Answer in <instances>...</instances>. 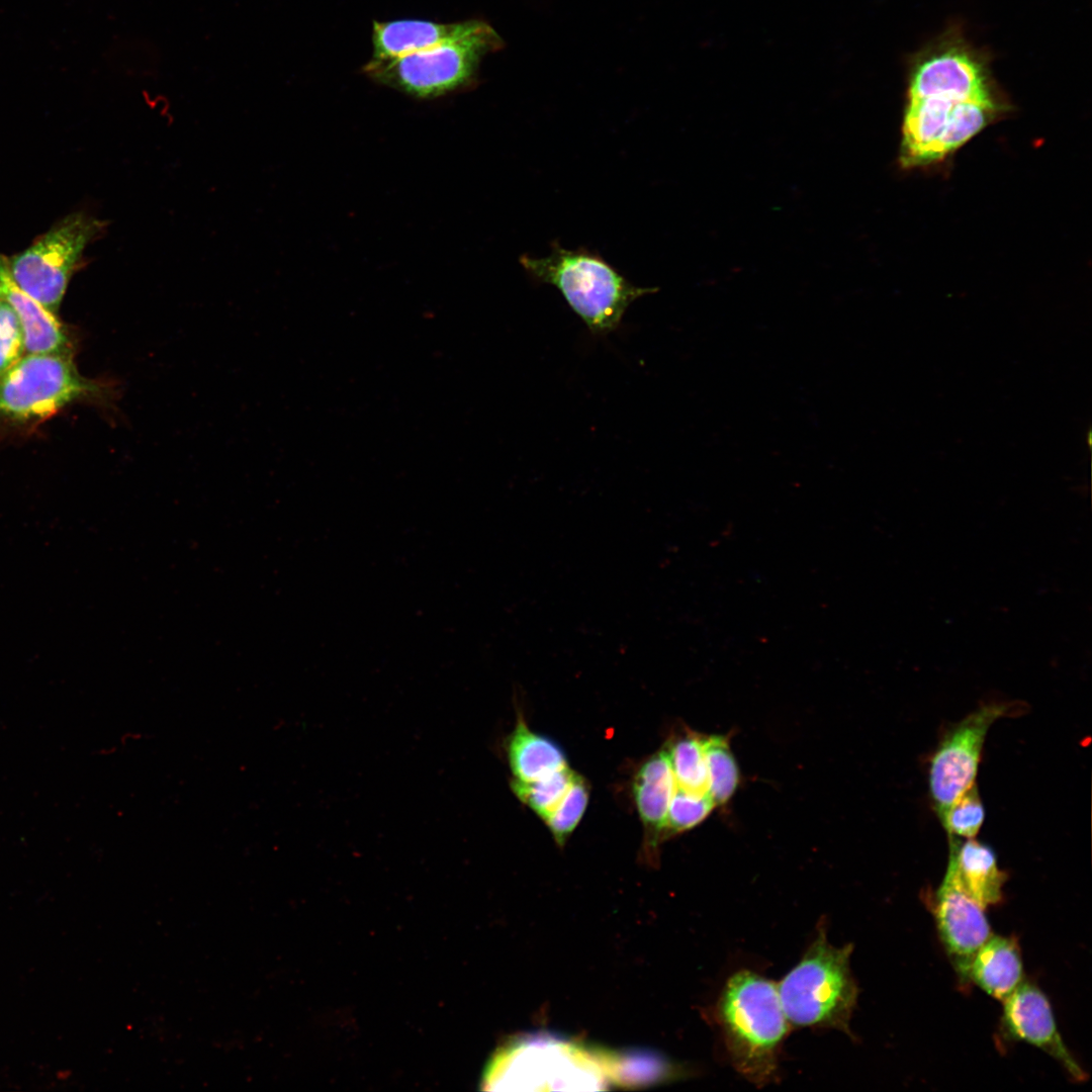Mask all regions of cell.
I'll use <instances>...</instances> for the list:
<instances>
[{
    "instance_id": "cell-1",
    "label": "cell",
    "mask_w": 1092,
    "mask_h": 1092,
    "mask_svg": "<svg viewBox=\"0 0 1092 1092\" xmlns=\"http://www.w3.org/2000/svg\"><path fill=\"white\" fill-rule=\"evenodd\" d=\"M716 1020L736 1071L758 1086L774 1081L789 1029L777 984L748 970L733 974L720 994Z\"/></svg>"
},
{
    "instance_id": "cell-2",
    "label": "cell",
    "mask_w": 1092,
    "mask_h": 1092,
    "mask_svg": "<svg viewBox=\"0 0 1092 1092\" xmlns=\"http://www.w3.org/2000/svg\"><path fill=\"white\" fill-rule=\"evenodd\" d=\"M520 263L534 280L555 286L588 330L598 335L616 330L632 302L657 290L632 284L595 252L565 249L556 242L548 256L525 254Z\"/></svg>"
},
{
    "instance_id": "cell-3",
    "label": "cell",
    "mask_w": 1092,
    "mask_h": 1092,
    "mask_svg": "<svg viewBox=\"0 0 1092 1092\" xmlns=\"http://www.w3.org/2000/svg\"><path fill=\"white\" fill-rule=\"evenodd\" d=\"M852 945H832L820 927L801 961L777 985L789 1023L829 1027L847 1035L858 989L850 970Z\"/></svg>"
},
{
    "instance_id": "cell-4",
    "label": "cell",
    "mask_w": 1092,
    "mask_h": 1092,
    "mask_svg": "<svg viewBox=\"0 0 1092 1092\" xmlns=\"http://www.w3.org/2000/svg\"><path fill=\"white\" fill-rule=\"evenodd\" d=\"M503 44L494 28L477 19L463 36L397 58H371L363 72L373 81L414 98L433 99L471 87L482 59Z\"/></svg>"
},
{
    "instance_id": "cell-5",
    "label": "cell",
    "mask_w": 1092,
    "mask_h": 1092,
    "mask_svg": "<svg viewBox=\"0 0 1092 1092\" xmlns=\"http://www.w3.org/2000/svg\"><path fill=\"white\" fill-rule=\"evenodd\" d=\"M581 1045L553 1037L525 1038L503 1050L484 1083L509 1090H598L621 1066Z\"/></svg>"
},
{
    "instance_id": "cell-6",
    "label": "cell",
    "mask_w": 1092,
    "mask_h": 1092,
    "mask_svg": "<svg viewBox=\"0 0 1092 1092\" xmlns=\"http://www.w3.org/2000/svg\"><path fill=\"white\" fill-rule=\"evenodd\" d=\"M100 390L79 373L72 354L25 353L0 374V422H39Z\"/></svg>"
},
{
    "instance_id": "cell-7",
    "label": "cell",
    "mask_w": 1092,
    "mask_h": 1092,
    "mask_svg": "<svg viewBox=\"0 0 1092 1092\" xmlns=\"http://www.w3.org/2000/svg\"><path fill=\"white\" fill-rule=\"evenodd\" d=\"M104 225V221L84 212L67 215L23 252L7 258L10 277L21 290L57 314L85 248Z\"/></svg>"
},
{
    "instance_id": "cell-8",
    "label": "cell",
    "mask_w": 1092,
    "mask_h": 1092,
    "mask_svg": "<svg viewBox=\"0 0 1092 1092\" xmlns=\"http://www.w3.org/2000/svg\"><path fill=\"white\" fill-rule=\"evenodd\" d=\"M932 96L1003 102L987 54L957 27L933 39L909 63L906 97Z\"/></svg>"
},
{
    "instance_id": "cell-9",
    "label": "cell",
    "mask_w": 1092,
    "mask_h": 1092,
    "mask_svg": "<svg viewBox=\"0 0 1092 1092\" xmlns=\"http://www.w3.org/2000/svg\"><path fill=\"white\" fill-rule=\"evenodd\" d=\"M988 102L995 101L907 97L901 164L925 165L958 150L986 126Z\"/></svg>"
},
{
    "instance_id": "cell-10",
    "label": "cell",
    "mask_w": 1092,
    "mask_h": 1092,
    "mask_svg": "<svg viewBox=\"0 0 1092 1092\" xmlns=\"http://www.w3.org/2000/svg\"><path fill=\"white\" fill-rule=\"evenodd\" d=\"M1019 712L1017 703H987L945 732L933 751L928 766L929 794L939 819L960 796L976 784L981 754L990 727L998 719Z\"/></svg>"
},
{
    "instance_id": "cell-11",
    "label": "cell",
    "mask_w": 1092,
    "mask_h": 1092,
    "mask_svg": "<svg viewBox=\"0 0 1092 1092\" xmlns=\"http://www.w3.org/2000/svg\"><path fill=\"white\" fill-rule=\"evenodd\" d=\"M939 940L963 986L970 984L971 962L992 934L984 909L945 871L931 904Z\"/></svg>"
},
{
    "instance_id": "cell-12",
    "label": "cell",
    "mask_w": 1092,
    "mask_h": 1092,
    "mask_svg": "<svg viewBox=\"0 0 1092 1092\" xmlns=\"http://www.w3.org/2000/svg\"><path fill=\"white\" fill-rule=\"evenodd\" d=\"M1002 1004L1001 1031L1007 1039L1038 1048L1075 1082L1087 1080V1073L1062 1038L1050 1001L1035 984L1024 980Z\"/></svg>"
},
{
    "instance_id": "cell-13",
    "label": "cell",
    "mask_w": 1092,
    "mask_h": 1092,
    "mask_svg": "<svg viewBox=\"0 0 1092 1092\" xmlns=\"http://www.w3.org/2000/svg\"><path fill=\"white\" fill-rule=\"evenodd\" d=\"M948 840L946 870L984 909L1000 904L1006 874L1000 870L994 850L974 838Z\"/></svg>"
},
{
    "instance_id": "cell-14",
    "label": "cell",
    "mask_w": 1092,
    "mask_h": 1092,
    "mask_svg": "<svg viewBox=\"0 0 1092 1092\" xmlns=\"http://www.w3.org/2000/svg\"><path fill=\"white\" fill-rule=\"evenodd\" d=\"M0 297L15 311L23 332L25 353L72 354V345L57 314L21 290L12 280L5 258L0 268Z\"/></svg>"
},
{
    "instance_id": "cell-15",
    "label": "cell",
    "mask_w": 1092,
    "mask_h": 1092,
    "mask_svg": "<svg viewBox=\"0 0 1092 1092\" xmlns=\"http://www.w3.org/2000/svg\"><path fill=\"white\" fill-rule=\"evenodd\" d=\"M477 19L453 23L401 19L374 21L372 59L397 58L439 46L469 32Z\"/></svg>"
},
{
    "instance_id": "cell-16",
    "label": "cell",
    "mask_w": 1092,
    "mask_h": 1092,
    "mask_svg": "<svg viewBox=\"0 0 1092 1092\" xmlns=\"http://www.w3.org/2000/svg\"><path fill=\"white\" fill-rule=\"evenodd\" d=\"M969 981L1000 1002L1007 999L1024 981L1017 940L992 933L971 962Z\"/></svg>"
},
{
    "instance_id": "cell-17",
    "label": "cell",
    "mask_w": 1092,
    "mask_h": 1092,
    "mask_svg": "<svg viewBox=\"0 0 1092 1092\" xmlns=\"http://www.w3.org/2000/svg\"><path fill=\"white\" fill-rule=\"evenodd\" d=\"M676 785L666 749L642 763L633 782V795L640 819L652 845L662 835L668 807Z\"/></svg>"
},
{
    "instance_id": "cell-18",
    "label": "cell",
    "mask_w": 1092,
    "mask_h": 1092,
    "mask_svg": "<svg viewBox=\"0 0 1092 1092\" xmlns=\"http://www.w3.org/2000/svg\"><path fill=\"white\" fill-rule=\"evenodd\" d=\"M506 749L516 781L532 782L568 766L559 745L530 730L522 719L509 736Z\"/></svg>"
},
{
    "instance_id": "cell-19",
    "label": "cell",
    "mask_w": 1092,
    "mask_h": 1092,
    "mask_svg": "<svg viewBox=\"0 0 1092 1092\" xmlns=\"http://www.w3.org/2000/svg\"><path fill=\"white\" fill-rule=\"evenodd\" d=\"M676 787L708 793V775L704 753V735L685 730L666 745Z\"/></svg>"
},
{
    "instance_id": "cell-20",
    "label": "cell",
    "mask_w": 1092,
    "mask_h": 1092,
    "mask_svg": "<svg viewBox=\"0 0 1092 1092\" xmlns=\"http://www.w3.org/2000/svg\"><path fill=\"white\" fill-rule=\"evenodd\" d=\"M704 753L708 775V794L715 805L726 804L739 782V770L729 744L723 735H704Z\"/></svg>"
},
{
    "instance_id": "cell-21",
    "label": "cell",
    "mask_w": 1092,
    "mask_h": 1092,
    "mask_svg": "<svg viewBox=\"0 0 1092 1092\" xmlns=\"http://www.w3.org/2000/svg\"><path fill=\"white\" fill-rule=\"evenodd\" d=\"M575 772L568 766L532 782H512L515 795L545 820L568 791Z\"/></svg>"
},
{
    "instance_id": "cell-22",
    "label": "cell",
    "mask_w": 1092,
    "mask_h": 1092,
    "mask_svg": "<svg viewBox=\"0 0 1092 1092\" xmlns=\"http://www.w3.org/2000/svg\"><path fill=\"white\" fill-rule=\"evenodd\" d=\"M715 807L708 793L692 792L675 787L662 835L680 833L697 826Z\"/></svg>"
},
{
    "instance_id": "cell-23",
    "label": "cell",
    "mask_w": 1092,
    "mask_h": 1092,
    "mask_svg": "<svg viewBox=\"0 0 1092 1092\" xmlns=\"http://www.w3.org/2000/svg\"><path fill=\"white\" fill-rule=\"evenodd\" d=\"M588 796L587 783L575 772L565 796L544 820L558 844L566 841L580 821L587 806Z\"/></svg>"
},
{
    "instance_id": "cell-24",
    "label": "cell",
    "mask_w": 1092,
    "mask_h": 1092,
    "mask_svg": "<svg viewBox=\"0 0 1092 1092\" xmlns=\"http://www.w3.org/2000/svg\"><path fill=\"white\" fill-rule=\"evenodd\" d=\"M985 819V809L973 785L960 796L939 819L948 837L958 839L974 838Z\"/></svg>"
},
{
    "instance_id": "cell-25",
    "label": "cell",
    "mask_w": 1092,
    "mask_h": 1092,
    "mask_svg": "<svg viewBox=\"0 0 1092 1092\" xmlns=\"http://www.w3.org/2000/svg\"><path fill=\"white\" fill-rule=\"evenodd\" d=\"M25 354L20 322L10 304L0 297V374Z\"/></svg>"
},
{
    "instance_id": "cell-26",
    "label": "cell",
    "mask_w": 1092,
    "mask_h": 1092,
    "mask_svg": "<svg viewBox=\"0 0 1092 1092\" xmlns=\"http://www.w3.org/2000/svg\"><path fill=\"white\" fill-rule=\"evenodd\" d=\"M4 260H5V257H4V256H2V255H0V268H1V266H2V264H3V262H4Z\"/></svg>"
}]
</instances>
